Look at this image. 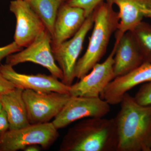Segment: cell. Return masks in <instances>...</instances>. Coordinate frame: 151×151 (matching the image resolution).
<instances>
[{"label": "cell", "mask_w": 151, "mask_h": 151, "mask_svg": "<svg viewBox=\"0 0 151 151\" xmlns=\"http://www.w3.org/2000/svg\"><path fill=\"white\" fill-rule=\"evenodd\" d=\"M120 104L114 118L117 151H151V105H140L128 92Z\"/></svg>", "instance_id": "1"}, {"label": "cell", "mask_w": 151, "mask_h": 151, "mask_svg": "<svg viewBox=\"0 0 151 151\" xmlns=\"http://www.w3.org/2000/svg\"><path fill=\"white\" fill-rule=\"evenodd\" d=\"M117 132L114 119L88 118L68 131L60 151H117Z\"/></svg>", "instance_id": "2"}, {"label": "cell", "mask_w": 151, "mask_h": 151, "mask_svg": "<svg viewBox=\"0 0 151 151\" xmlns=\"http://www.w3.org/2000/svg\"><path fill=\"white\" fill-rule=\"evenodd\" d=\"M93 28L85 53L78 59L74 70L75 78L80 79L99 63L106 52L112 35L118 29L119 13L108 1L97 6L92 13Z\"/></svg>", "instance_id": "3"}, {"label": "cell", "mask_w": 151, "mask_h": 151, "mask_svg": "<svg viewBox=\"0 0 151 151\" xmlns=\"http://www.w3.org/2000/svg\"><path fill=\"white\" fill-rule=\"evenodd\" d=\"M59 136L58 130L50 122L9 129L0 134V151L24 150L32 145L47 150L56 142Z\"/></svg>", "instance_id": "4"}, {"label": "cell", "mask_w": 151, "mask_h": 151, "mask_svg": "<svg viewBox=\"0 0 151 151\" xmlns=\"http://www.w3.org/2000/svg\"><path fill=\"white\" fill-rule=\"evenodd\" d=\"M28 119L30 124H44L54 119L70 99L69 94L39 92L25 89L23 92Z\"/></svg>", "instance_id": "5"}, {"label": "cell", "mask_w": 151, "mask_h": 151, "mask_svg": "<svg viewBox=\"0 0 151 151\" xmlns=\"http://www.w3.org/2000/svg\"><path fill=\"white\" fill-rule=\"evenodd\" d=\"M6 59V63L13 67L25 62L38 64L61 81L63 79L62 70L57 64L52 53L51 35L46 29L24 49L9 55Z\"/></svg>", "instance_id": "6"}, {"label": "cell", "mask_w": 151, "mask_h": 151, "mask_svg": "<svg viewBox=\"0 0 151 151\" xmlns=\"http://www.w3.org/2000/svg\"><path fill=\"white\" fill-rule=\"evenodd\" d=\"M110 105L100 97L70 96L52 122L58 130L80 119L103 118L110 112Z\"/></svg>", "instance_id": "7"}, {"label": "cell", "mask_w": 151, "mask_h": 151, "mask_svg": "<svg viewBox=\"0 0 151 151\" xmlns=\"http://www.w3.org/2000/svg\"><path fill=\"white\" fill-rule=\"evenodd\" d=\"M92 13L86 20L78 32L69 39L55 46H52L55 61L62 70V82L68 86L73 84L75 79L74 70L81 53L85 38L93 27Z\"/></svg>", "instance_id": "8"}, {"label": "cell", "mask_w": 151, "mask_h": 151, "mask_svg": "<svg viewBox=\"0 0 151 151\" xmlns=\"http://www.w3.org/2000/svg\"><path fill=\"white\" fill-rule=\"evenodd\" d=\"M115 46L104 62L96 64L90 72L70 86L71 96L100 97L107 86L115 78L113 71Z\"/></svg>", "instance_id": "9"}, {"label": "cell", "mask_w": 151, "mask_h": 151, "mask_svg": "<svg viewBox=\"0 0 151 151\" xmlns=\"http://www.w3.org/2000/svg\"><path fill=\"white\" fill-rule=\"evenodd\" d=\"M9 10L16 19L14 41L20 47L29 46L46 29L39 17L25 0L11 1Z\"/></svg>", "instance_id": "10"}, {"label": "cell", "mask_w": 151, "mask_h": 151, "mask_svg": "<svg viewBox=\"0 0 151 151\" xmlns=\"http://www.w3.org/2000/svg\"><path fill=\"white\" fill-rule=\"evenodd\" d=\"M0 71L15 88L39 92L69 93L70 86L65 85L51 74L38 73L34 75L19 73L14 69L13 66L6 63L0 65Z\"/></svg>", "instance_id": "11"}, {"label": "cell", "mask_w": 151, "mask_h": 151, "mask_svg": "<svg viewBox=\"0 0 151 151\" xmlns=\"http://www.w3.org/2000/svg\"><path fill=\"white\" fill-rule=\"evenodd\" d=\"M151 81V63H143L129 73L116 77L100 94L110 105L120 104L124 94L142 83Z\"/></svg>", "instance_id": "12"}, {"label": "cell", "mask_w": 151, "mask_h": 151, "mask_svg": "<svg viewBox=\"0 0 151 151\" xmlns=\"http://www.w3.org/2000/svg\"><path fill=\"white\" fill-rule=\"evenodd\" d=\"M114 46L113 71L115 78L129 73L143 63L142 57L132 31L127 32Z\"/></svg>", "instance_id": "13"}, {"label": "cell", "mask_w": 151, "mask_h": 151, "mask_svg": "<svg viewBox=\"0 0 151 151\" xmlns=\"http://www.w3.org/2000/svg\"><path fill=\"white\" fill-rule=\"evenodd\" d=\"M66 1L60 6L57 15L52 46L58 45L73 37L87 18L82 9L70 6Z\"/></svg>", "instance_id": "14"}, {"label": "cell", "mask_w": 151, "mask_h": 151, "mask_svg": "<svg viewBox=\"0 0 151 151\" xmlns=\"http://www.w3.org/2000/svg\"><path fill=\"white\" fill-rule=\"evenodd\" d=\"M119 8V22L116 32L118 39L127 32L132 31L142 21L143 11L151 9V0H106Z\"/></svg>", "instance_id": "15"}, {"label": "cell", "mask_w": 151, "mask_h": 151, "mask_svg": "<svg viewBox=\"0 0 151 151\" xmlns=\"http://www.w3.org/2000/svg\"><path fill=\"white\" fill-rule=\"evenodd\" d=\"M23 89L15 88L0 97L3 109L9 124V129H15L30 124L28 119L26 106L23 97Z\"/></svg>", "instance_id": "16"}, {"label": "cell", "mask_w": 151, "mask_h": 151, "mask_svg": "<svg viewBox=\"0 0 151 151\" xmlns=\"http://www.w3.org/2000/svg\"><path fill=\"white\" fill-rule=\"evenodd\" d=\"M39 17L52 37L55 22L60 6L67 0H25Z\"/></svg>", "instance_id": "17"}, {"label": "cell", "mask_w": 151, "mask_h": 151, "mask_svg": "<svg viewBox=\"0 0 151 151\" xmlns=\"http://www.w3.org/2000/svg\"><path fill=\"white\" fill-rule=\"evenodd\" d=\"M132 31L140 50L143 62L151 63V25L142 21Z\"/></svg>", "instance_id": "18"}, {"label": "cell", "mask_w": 151, "mask_h": 151, "mask_svg": "<svg viewBox=\"0 0 151 151\" xmlns=\"http://www.w3.org/2000/svg\"><path fill=\"white\" fill-rule=\"evenodd\" d=\"M104 0H67L66 3L73 6L77 7L83 10L86 17H88Z\"/></svg>", "instance_id": "19"}, {"label": "cell", "mask_w": 151, "mask_h": 151, "mask_svg": "<svg viewBox=\"0 0 151 151\" xmlns=\"http://www.w3.org/2000/svg\"><path fill=\"white\" fill-rule=\"evenodd\" d=\"M134 97L140 105H151V81L142 85Z\"/></svg>", "instance_id": "20"}, {"label": "cell", "mask_w": 151, "mask_h": 151, "mask_svg": "<svg viewBox=\"0 0 151 151\" xmlns=\"http://www.w3.org/2000/svg\"><path fill=\"white\" fill-rule=\"evenodd\" d=\"M22 48L20 47L14 42L5 46L0 47V62L9 55L21 51Z\"/></svg>", "instance_id": "21"}, {"label": "cell", "mask_w": 151, "mask_h": 151, "mask_svg": "<svg viewBox=\"0 0 151 151\" xmlns=\"http://www.w3.org/2000/svg\"><path fill=\"white\" fill-rule=\"evenodd\" d=\"M15 88L14 84L6 79L0 71V97Z\"/></svg>", "instance_id": "22"}, {"label": "cell", "mask_w": 151, "mask_h": 151, "mask_svg": "<svg viewBox=\"0 0 151 151\" xmlns=\"http://www.w3.org/2000/svg\"><path fill=\"white\" fill-rule=\"evenodd\" d=\"M9 129V124L6 113L4 109L0 112V134Z\"/></svg>", "instance_id": "23"}, {"label": "cell", "mask_w": 151, "mask_h": 151, "mask_svg": "<svg viewBox=\"0 0 151 151\" xmlns=\"http://www.w3.org/2000/svg\"><path fill=\"white\" fill-rule=\"evenodd\" d=\"M38 145H32L27 147L24 150L25 151H38L40 150V148Z\"/></svg>", "instance_id": "24"}, {"label": "cell", "mask_w": 151, "mask_h": 151, "mask_svg": "<svg viewBox=\"0 0 151 151\" xmlns=\"http://www.w3.org/2000/svg\"><path fill=\"white\" fill-rule=\"evenodd\" d=\"M143 12L145 17L151 19V9L145 10L143 11Z\"/></svg>", "instance_id": "25"}, {"label": "cell", "mask_w": 151, "mask_h": 151, "mask_svg": "<svg viewBox=\"0 0 151 151\" xmlns=\"http://www.w3.org/2000/svg\"><path fill=\"white\" fill-rule=\"evenodd\" d=\"M3 109L2 105L1 103V101H0V112H1Z\"/></svg>", "instance_id": "26"}]
</instances>
